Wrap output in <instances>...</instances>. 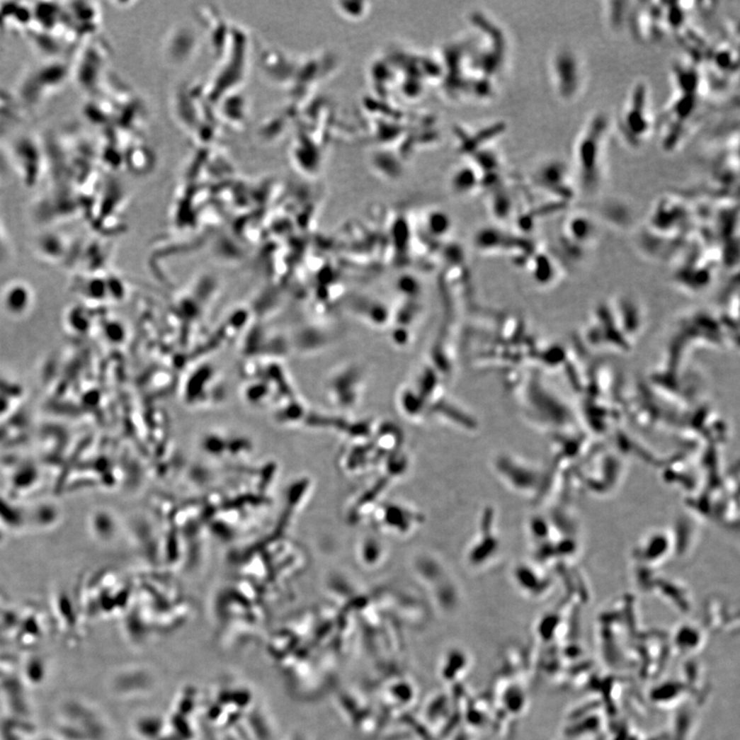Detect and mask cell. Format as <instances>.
Masks as SVG:
<instances>
[{
    "mask_svg": "<svg viewBox=\"0 0 740 740\" xmlns=\"http://www.w3.org/2000/svg\"><path fill=\"white\" fill-rule=\"evenodd\" d=\"M611 127L609 115L603 111H598L583 125L574 142L571 168L578 190L587 195H592L602 188Z\"/></svg>",
    "mask_w": 740,
    "mask_h": 740,
    "instance_id": "cell-1",
    "label": "cell"
},
{
    "mask_svg": "<svg viewBox=\"0 0 740 740\" xmlns=\"http://www.w3.org/2000/svg\"><path fill=\"white\" fill-rule=\"evenodd\" d=\"M673 96L662 115L661 147L664 152L678 149L701 106V76L695 66L678 64L673 67Z\"/></svg>",
    "mask_w": 740,
    "mask_h": 740,
    "instance_id": "cell-2",
    "label": "cell"
},
{
    "mask_svg": "<svg viewBox=\"0 0 740 740\" xmlns=\"http://www.w3.org/2000/svg\"><path fill=\"white\" fill-rule=\"evenodd\" d=\"M619 135L627 147L641 148L656 130L650 89L644 81H635L626 95L616 118Z\"/></svg>",
    "mask_w": 740,
    "mask_h": 740,
    "instance_id": "cell-3",
    "label": "cell"
},
{
    "mask_svg": "<svg viewBox=\"0 0 740 740\" xmlns=\"http://www.w3.org/2000/svg\"><path fill=\"white\" fill-rule=\"evenodd\" d=\"M551 85L559 99L566 103L581 97L587 83V69L582 55L568 43L557 45L550 59Z\"/></svg>",
    "mask_w": 740,
    "mask_h": 740,
    "instance_id": "cell-4",
    "label": "cell"
},
{
    "mask_svg": "<svg viewBox=\"0 0 740 740\" xmlns=\"http://www.w3.org/2000/svg\"><path fill=\"white\" fill-rule=\"evenodd\" d=\"M536 180L541 190L547 191L553 199L561 202L569 201L578 191L573 170L557 158H551L540 165Z\"/></svg>",
    "mask_w": 740,
    "mask_h": 740,
    "instance_id": "cell-5",
    "label": "cell"
}]
</instances>
